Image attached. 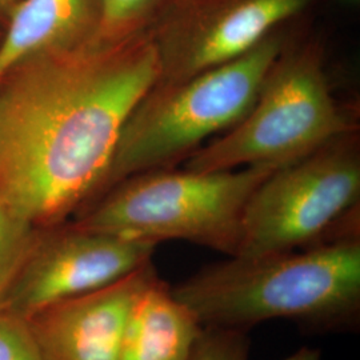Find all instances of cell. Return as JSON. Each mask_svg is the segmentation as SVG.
<instances>
[{
  "label": "cell",
  "mask_w": 360,
  "mask_h": 360,
  "mask_svg": "<svg viewBox=\"0 0 360 360\" xmlns=\"http://www.w3.org/2000/svg\"><path fill=\"white\" fill-rule=\"evenodd\" d=\"M159 79L151 32L43 53L0 77V203L38 229L102 193L127 117Z\"/></svg>",
  "instance_id": "1"
},
{
  "label": "cell",
  "mask_w": 360,
  "mask_h": 360,
  "mask_svg": "<svg viewBox=\"0 0 360 360\" xmlns=\"http://www.w3.org/2000/svg\"><path fill=\"white\" fill-rule=\"evenodd\" d=\"M203 327L248 333L285 319L309 333L360 322V230L295 251L227 257L172 285Z\"/></svg>",
  "instance_id": "2"
},
{
  "label": "cell",
  "mask_w": 360,
  "mask_h": 360,
  "mask_svg": "<svg viewBox=\"0 0 360 360\" xmlns=\"http://www.w3.org/2000/svg\"><path fill=\"white\" fill-rule=\"evenodd\" d=\"M288 26L276 28L229 63L175 83L154 84L120 131L101 195L129 176L178 167L238 123L292 38Z\"/></svg>",
  "instance_id": "3"
},
{
  "label": "cell",
  "mask_w": 360,
  "mask_h": 360,
  "mask_svg": "<svg viewBox=\"0 0 360 360\" xmlns=\"http://www.w3.org/2000/svg\"><path fill=\"white\" fill-rule=\"evenodd\" d=\"M279 167L143 172L119 181L71 220L92 231L154 245L184 240L235 257L245 206L260 183Z\"/></svg>",
  "instance_id": "4"
},
{
  "label": "cell",
  "mask_w": 360,
  "mask_h": 360,
  "mask_svg": "<svg viewBox=\"0 0 360 360\" xmlns=\"http://www.w3.org/2000/svg\"><path fill=\"white\" fill-rule=\"evenodd\" d=\"M354 132V112L330 86L322 43L292 37L245 115L196 150L184 166L195 171L285 166Z\"/></svg>",
  "instance_id": "5"
},
{
  "label": "cell",
  "mask_w": 360,
  "mask_h": 360,
  "mask_svg": "<svg viewBox=\"0 0 360 360\" xmlns=\"http://www.w3.org/2000/svg\"><path fill=\"white\" fill-rule=\"evenodd\" d=\"M358 132L275 169L245 206L235 257L295 251L360 230Z\"/></svg>",
  "instance_id": "6"
},
{
  "label": "cell",
  "mask_w": 360,
  "mask_h": 360,
  "mask_svg": "<svg viewBox=\"0 0 360 360\" xmlns=\"http://www.w3.org/2000/svg\"><path fill=\"white\" fill-rule=\"evenodd\" d=\"M156 245L92 231L72 220L40 229L3 311L27 319L56 302L114 283L151 262Z\"/></svg>",
  "instance_id": "7"
},
{
  "label": "cell",
  "mask_w": 360,
  "mask_h": 360,
  "mask_svg": "<svg viewBox=\"0 0 360 360\" xmlns=\"http://www.w3.org/2000/svg\"><path fill=\"white\" fill-rule=\"evenodd\" d=\"M312 0H179L151 31L159 79L175 83L229 63L290 25Z\"/></svg>",
  "instance_id": "8"
},
{
  "label": "cell",
  "mask_w": 360,
  "mask_h": 360,
  "mask_svg": "<svg viewBox=\"0 0 360 360\" xmlns=\"http://www.w3.org/2000/svg\"><path fill=\"white\" fill-rule=\"evenodd\" d=\"M156 272L151 260L114 283L27 318L40 360H120L131 309Z\"/></svg>",
  "instance_id": "9"
},
{
  "label": "cell",
  "mask_w": 360,
  "mask_h": 360,
  "mask_svg": "<svg viewBox=\"0 0 360 360\" xmlns=\"http://www.w3.org/2000/svg\"><path fill=\"white\" fill-rule=\"evenodd\" d=\"M101 20L102 0H20L0 43V77L28 58L89 44Z\"/></svg>",
  "instance_id": "10"
},
{
  "label": "cell",
  "mask_w": 360,
  "mask_h": 360,
  "mask_svg": "<svg viewBox=\"0 0 360 360\" xmlns=\"http://www.w3.org/2000/svg\"><path fill=\"white\" fill-rule=\"evenodd\" d=\"M202 331L193 311L156 272L131 309L120 360H188Z\"/></svg>",
  "instance_id": "11"
},
{
  "label": "cell",
  "mask_w": 360,
  "mask_h": 360,
  "mask_svg": "<svg viewBox=\"0 0 360 360\" xmlns=\"http://www.w3.org/2000/svg\"><path fill=\"white\" fill-rule=\"evenodd\" d=\"M179 0H102L96 38L119 41L151 32Z\"/></svg>",
  "instance_id": "12"
},
{
  "label": "cell",
  "mask_w": 360,
  "mask_h": 360,
  "mask_svg": "<svg viewBox=\"0 0 360 360\" xmlns=\"http://www.w3.org/2000/svg\"><path fill=\"white\" fill-rule=\"evenodd\" d=\"M38 227L0 203V311L38 236Z\"/></svg>",
  "instance_id": "13"
},
{
  "label": "cell",
  "mask_w": 360,
  "mask_h": 360,
  "mask_svg": "<svg viewBox=\"0 0 360 360\" xmlns=\"http://www.w3.org/2000/svg\"><path fill=\"white\" fill-rule=\"evenodd\" d=\"M248 333L203 327L188 360H248Z\"/></svg>",
  "instance_id": "14"
},
{
  "label": "cell",
  "mask_w": 360,
  "mask_h": 360,
  "mask_svg": "<svg viewBox=\"0 0 360 360\" xmlns=\"http://www.w3.org/2000/svg\"><path fill=\"white\" fill-rule=\"evenodd\" d=\"M0 360H40L26 319L0 311Z\"/></svg>",
  "instance_id": "15"
},
{
  "label": "cell",
  "mask_w": 360,
  "mask_h": 360,
  "mask_svg": "<svg viewBox=\"0 0 360 360\" xmlns=\"http://www.w3.org/2000/svg\"><path fill=\"white\" fill-rule=\"evenodd\" d=\"M321 351L318 348L300 347L284 360H321Z\"/></svg>",
  "instance_id": "16"
},
{
  "label": "cell",
  "mask_w": 360,
  "mask_h": 360,
  "mask_svg": "<svg viewBox=\"0 0 360 360\" xmlns=\"http://www.w3.org/2000/svg\"><path fill=\"white\" fill-rule=\"evenodd\" d=\"M19 3L20 0H0V20L6 23V26Z\"/></svg>",
  "instance_id": "17"
},
{
  "label": "cell",
  "mask_w": 360,
  "mask_h": 360,
  "mask_svg": "<svg viewBox=\"0 0 360 360\" xmlns=\"http://www.w3.org/2000/svg\"><path fill=\"white\" fill-rule=\"evenodd\" d=\"M342 4H346V6H358L360 0H339Z\"/></svg>",
  "instance_id": "18"
},
{
  "label": "cell",
  "mask_w": 360,
  "mask_h": 360,
  "mask_svg": "<svg viewBox=\"0 0 360 360\" xmlns=\"http://www.w3.org/2000/svg\"><path fill=\"white\" fill-rule=\"evenodd\" d=\"M4 31H6V23H3V22L0 20V43H1L3 35H4Z\"/></svg>",
  "instance_id": "19"
}]
</instances>
